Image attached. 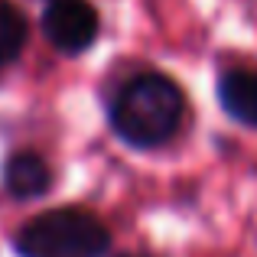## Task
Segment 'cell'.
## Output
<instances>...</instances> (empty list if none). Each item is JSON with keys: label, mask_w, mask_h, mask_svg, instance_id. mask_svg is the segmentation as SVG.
I'll use <instances>...</instances> for the list:
<instances>
[{"label": "cell", "mask_w": 257, "mask_h": 257, "mask_svg": "<svg viewBox=\"0 0 257 257\" xmlns=\"http://www.w3.org/2000/svg\"><path fill=\"white\" fill-rule=\"evenodd\" d=\"M107 120L127 147L157 150L179 134L186 120V94L163 72H140L117 88Z\"/></svg>", "instance_id": "6da1fadb"}, {"label": "cell", "mask_w": 257, "mask_h": 257, "mask_svg": "<svg viewBox=\"0 0 257 257\" xmlns=\"http://www.w3.org/2000/svg\"><path fill=\"white\" fill-rule=\"evenodd\" d=\"M17 257H104L111 231L85 208H52L30 218L13 238Z\"/></svg>", "instance_id": "7a4b0ae2"}, {"label": "cell", "mask_w": 257, "mask_h": 257, "mask_svg": "<svg viewBox=\"0 0 257 257\" xmlns=\"http://www.w3.org/2000/svg\"><path fill=\"white\" fill-rule=\"evenodd\" d=\"M43 36L65 56L91 49L101 33V20L88 0H49L43 7Z\"/></svg>", "instance_id": "3957f363"}, {"label": "cell", "mask_w": 257, "mask_h": 257, "mask_svg": "<svg viewBox=\"0 0 257 257\" xmlns=\"http://www.w3.org/2000/svg\"><path fill=\"white\" fill-rule=\"evenodd\" d=\"M52 186V170L39 153L33 150H17L4 163V189L20 202H30L46 195Z\"/></svg>", "instance_id": "277c9868"}, {"label": "cell", "mask_w": 257, "mask_h": 257, "mask_svg": "<svg viewBox=\"0 0 257 257\" xmlns=\"http://www.w3.org/2000/svg\"><path fill=\"white\" fill-rule=\"evenodd\" d=\"M218 104L231 120L257 131V69H228V72H221Z\"/></svg>", "instance_id": "5b68a950"}, {"label": "cell", "mask_w": 257, "mask_h": 257, "mask_svg": "<svg viewBox=\"0 0 257 257\" xmlns=\"http://www.w3.org/2000/svg\"><path fill=\"white\" fill-rule=\"evenodd\" d=\"M26 36H30V23L23 10L13 0H0V69L20 59Z\"/></svg>", "instance_id": "8992f818"}, {"label": "cell", "mask_w": 257, "mask_h": 257, "mask_svg": "<svg viewBox=\"0 0 257 257\" xmlns=\"http://www.w3.org/2000/svg\"><path fill=\"white\" fill-rule=\"evenodd\" d=\"M120 257H147V254H120Z\"/></svg>", "instance_id": "52a82bcc"}]
</instances>
